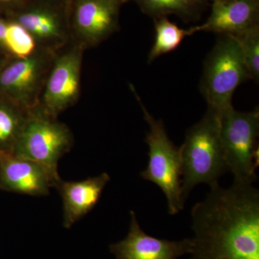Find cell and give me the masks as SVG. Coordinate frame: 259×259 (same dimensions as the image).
Segmentation results:
<instances>
[{"instance_id": "9a60e30c", "label": "cell", "mask_w": 259, "mask_h": 259, "mask_svg": "<svg viewBox=\"0 0 259 259\" xmlns=\"http://www.w3.org/2000/svg\"><path fill=\"white\" fill-rule=\"evenodd\" d=\"M28 111L0 94V154L13 153L26 123Z\"/></svg>"}, {"instance_id": "e0dca14e", "label": "cell", "mask_w": 259, "mask_h": 259, "mask_svg": "<svg viewBox=\"0 0 259 259\" xmlns=\"http://www.w3.org/2000/svg\"><path fill=\"white\" fill-rule=\"evenodd\" d=\"M134 1L145 14L154 19L176 15L185 20L198 18V15L180 0H130Z\"/></svg>"}, {"instance_id": "44dd1931", "label": "cell", "mask_w": 259, "mask_h": 259, "mask_svg": "<svg viewBox=\"0 0 259 259\" xmlns=\"http://www.w3.org/2000/svg\"><path fill=\"white\" fill-rule=\"evenodd\" d=\"M10 20L9 18L4 19L0 17V45L5 49V42L8 35Z\"/></svg>"}, {"instance_id": "2e32d148", "label": "cell", "mask_w": 259, "mask_h": 259, "mask_svg": "<svg viewBox=\"0 0 259 259\" xmlns=\"http://www.w3.org/2000/svg\"><path fill=\"white\" fill-rule=\"evenodd\" d=\"M155 42L148 57L149 64L163 54L175 51L185 37L195 33L193 28L183 30L170 22L166 17L155 19Z\"/></svg>"}, {"instance_id": "4fadbf2b", "label": "cell", "mask_w": 259, "mask_h": 259, "mask_svg": "<svg viewBox=\"0 0 259 259\" xmlns=\"http://www.w3.org/2000/svg\"><path fill=\"white\" fill-rule=\"evenodd\" d=\"M258 19L259 0L214 2L207 21L192 28L195 32L208 31L236 35L259 25Z\"/></svg>"}, {"instance_id": "3957f363", "label": "cell", "mask_w": 259, "mask_h": 259, "mask_svg": "<svg viewBox=\"0 0 259 259\" xmlns=\"http://www.w3.org/2000/svg\"><path fill=\"white\" fill-rule=\"evenodd\" d=\"M130 88L142 108L145 120L150 126L146 138L149 148V161L147 168L141 172V177L160 187L166 197L168 213L176 214L183 209L185 203L182 197L181 148L177 147L168 139L163 122L156 120L146 110L134 87L131 84Z\"/></svg>"}, {"instance_id": "7a4b0ae2", "label": "cell", "mask_w": 259, "mask_h": 259, "mask_svg": "<svg viewBox=\"0 0 259 259\" xmlns=\"http://www.w3.org/2000/svg\"><path fill=\"white\" fill-rule=\"evenodd\" d=\"M221 115L208 108L191 127L181 146L182 191L185 202L195 186L218 183L227 170L221 141Z\"/></svg>"}, {"instance_id": "ba28073f", "label": "cell", "mask_w": 259, "mask_h": 259, "mask_svg": "<svg viewBox=\"0 0 259 259\" xmlns=\"http://www.w3.org/2000/svg\"><path fill=\"white\" fill-rule=\"evenodd\" d=\"M68 8L59 0H30L7 18L23 27L39 49L54 53L71 40Z\"/></svg>"}, {"instance_id": "7c38bea8", "label": "cell", "mask_w": 259, "mask_h": 259, "mask_svg": "<svg viewBox=\"0 0 259 259\" xmlns=\"http://www.w3.org/2000/svg\"><path fill=\"white\" fill-rule=\"evenodd\" d=\"M37 162L0 154V187L15 193L33 197L49 195L60 181Z\"/></svg>"}, {"instance_id": "9c48e42d", "label": "cell", "mask_w": 259, "mask_h": 259, "mask_svg": "<svg viewBox=\"0 0 259 259\" xmlns=\"http://www.w3.org/2000/svg\"><path fill=\"white\" fill-rule=\"evenodd\" d=\"M54 53L37 49L23 58H10L0 68V94L26 110L39 103Z\"/></svg>"}, {"instance_id": "d6986e66", "label": "cell", "mask_w": 259, "mask_h": 259, "mask_svg": "<svg viewBox=\"0 0 259 259\" xmlns=\"http://www.w3.org/2000/svg\"><path fill=\"white\" fill-rule=\"evenodd\" d=\"M28 1L30 0H0V10L8 15L23 7Z\"/></svg>"}, {"instance_id": "6da1fadb", "label": "cell", "mask_w": 259, "mask_h": 259, "mask_svg": "<svg viewBox=\"0 0 259 259\" xmlns=\"http://www.w3.org/2000/svg\"><path fill=\"white\" fill-rule=\"evenodd\" d=\"M192 209L190 259H259V191L233 182L209 186Z\"/></svg>"}, {"instance_id": "52a82bcc", "label": "cell", "mask_w": 259, "mask_h": 259, "mask_svg": "<svg viewBox=\"0 0 259 259\" xmlns=\"http://www.w3.org/2000/svg\"><path fill=\"white\" fill-rule=\"evenodd\" d=\"M84 51L70 40L54 52L38 103L54 117H59L79 100Z\"/></svg>"}, {"instance_id": "5b68a950", "label": "cell", "mask_w": 259, "mask_h": 259, "mask_svg": "<svg viewBox=\"0 0 259 259\" xmlns=\"http://www.w3.org/2000/svg\"><path fill=\"white\" fill-rule=\"evenodd\" d=\"M73 144L74 136L69 127L38 104L29 110L26 123L12 155L40 163L56 180H60L58 162L71 151Z\"/></svg>"}, {"instance_id": "8992f818", "label": "cell", "mask_w": 259, "mask_h": 259, "mask_svg": "<svg viewBox=\"0 0 259 259\" xmlns=\"http://www.w3.org/2000/svg\"><path fill=\"white\" fill-rule=\"evenodd\" d=\"M221 141L227 170L233 182L252 185L259 164V110L238 112L228 109L221 115Z\"/></svg>"}, {"instance_id": "603a6c76", "label": "cell", "mask_w": 259, "mask_h": 259, "mask_svg": "<svg viewBox=\"0 0 259 259\" xmlns=\"http://www.w3.org/2000/svg\"><path fill=\"white\" fill-rule=\"evenodd\" d=\"M212 1L214 3V2L226 1V0H212Z\"/></svg>"}, {"instance_id": "8fae6325", "label": "cell", "mask_w": 259, "mask_h": 259, "mask_svg": "<svg viewBox=\"0 0 259 259\" xmlns=\"http://www.w3.org/2000/svg\"><path fill=\"white\" fill-rule=\"evenodd\" d=\"M130 214L128 234L125 239L110 245L116 259H178L192 253V238L171 241L149 236L140 226L136 212L131 210Z\"/></svg>"}, {"instance_id": "ffe728a7", "label": "cell", "mask_w": 259, "mask_h": 259, "mask_svg": "<svg viewBox=\"0 0 259 259\" xmlns=\"http://www.w3.org/2000/svg\"><path fill=\"white\" fill-rule=\"evenodd\" d=\"M184 4L193 10L198 16L200 15L201 12L204 9L207 0H180Z\"/></svg>"}, {"instance_id": "277c9868", "label": "cell", "mask_w": 259, "mask_h": 259, "mask_svg": "<svg viewBox=\"0 0 259 259\" xmlns=\"http://www.w3.org/2000/svg\"><path fill=\"white\" fill-rule=\"evenodd\" d=\"M251 79L241 47L234 36L221 35L204 64L201 91L209 109L220 115L233 107L236 88Z\"/></svg>"}, {"instance_id": "ac0fdd59", "label": "cell", "mask_w": 259, "mask_h": 259, "mask_svg": "<svg viewBox=\"0 0 259 259\" xmlns=\"http://www.w3.org/2000/svg\"><path fill=\"white\" fill-rule=\"evenodd\" d=\"M241 47L242 54L252 79H259V25L233 35Z\"/></svg>"}, {"instance_id": "5bb4252c", "label": "cell", "mask_w": 259, "mask_h": 259, "mask_svg": "<svg viewBox=\"0 0 259 259\" xmlns=\"http://www.w3.org/2000/svg\"><path fill=\"white\" fill-rule=\"evenodd\" d=\"M110 180L108 174L102 173L82 181L66 182L61 180L56 184L55 188L63 201V226L65 228H71L96 206Z\"/></svg>"}, {"instance_id": "30bf717a", "label": "cell", "mask_w": 259, "mask_h": 259, "mask_svg": "<svg viewBox=\"0 0 259 259\" xmlns=\"http://www.w3.org/2000/svg\"><path fill=\"white\" fill-rule=\"evenodd\" d=\"M130 0H71L70 37L85 51L100 45L120 29L122 5Z\"/></svg>"}, {"instance_id": "7402d4cb", "label": "cell", "mask_w": 259, "mask_h": 259, "mask_svg": "<svg viewBox=\"0 0 259 259\" xmlns=\"http://www.w3.org/2000/svg\"><path fill=\"white\" fill-rule=\"evenodd\" d=\"M59 1L63 2V3H66V4L69 5L71 0H59Z\"/></svg>"}]
</instances>
